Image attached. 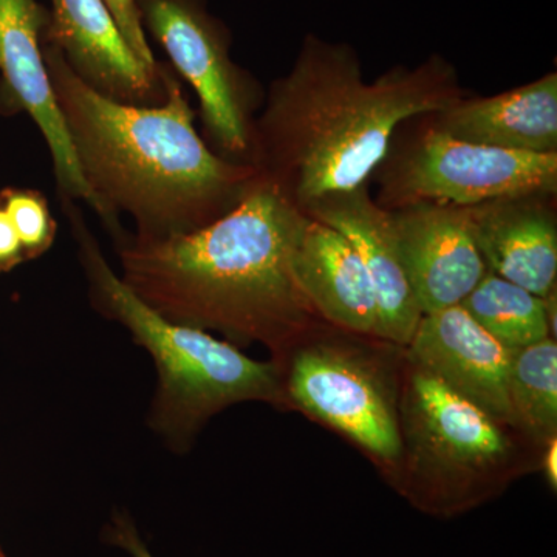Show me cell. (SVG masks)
Wrapping results in <instances>:
<instances>
[{
	"label": "cell",
	"mask_w": 557,
	"mask_h": 557,
	"mask_svg": "<svg viewBox=\"0 0 557 557\" xmlns=\"http://www.w3.org/2000/svg\"><path fill=\"white\" fill-rule=\"evenodd\" d=\"M461 98L457 70L442 54L369 83L355 47L307 35L256 115L249 163L304 212L330 194L369 185L403 123Z\"/></svg>",
	"instance_id": "1"
},
{
	"label": "cell",
	"mask_w": 557,
	"mask_h": 557,
	"mask_svg": "<svg viewBox=\"0 0 557 557\" xmlns=\"http://www.w3.org/2000/svg\"><path fill=\"white\" fill-rule=\"evenodd\" d=\"M306 219L259 174L203 228L163 240L120 236V277L168 321L281 348L317 314L293 273Z\"/></svg>",
	"instance_id": "3"
},
{
	"label": "cell",
	"mask_w": 557,
	"mask_h": 557,
	"mask_svg": "<svg viewBox=\"0 0 557 557\" xmlns=\"http://www.w3.org/2000/svg\"><path fill=\"white\" fill-rule=\"evenodd\" d=\"M556 449V440H552V442H549L547 458H545V469H547L549 485H553V487H556L557 482Z\"/></svg>",
	"instance_id": "23"
},
{
	"label": "cell",
	"mask_w": 557,
	"mask_h": 557,
	"mask_svg": "<svg viewBox=\"0 0 557 557\" xmlns=\"http://www.w3.org/2000/svg\"><path fill=\"white\" fill-rule=\"evenodd\" d=\"M487 271L545 298L556 287V194H525L468 207Z\"/></svg>",
	"instance_id": "14"
},
{
	"label": "cell",
	"mask_w": 557,
	"mask_h": 557,
	"mask_svg": "<svg viewBox=\"0 0 557 557\" xmlns=\"http://www.w3.org/2000/svg\"><path fill=\"white\" fill-rule=\"evenodd\" d=\"M391 212L403 267L421 313L461 304L486 273L468 207L426 201Z\"/></svg>",
	"instance_id": "11"
},
{
	"label": "cell",
	"mask_w": 557,
	"mask_h": 557,
	"mask_svg": "<svg viewBox=\"0 0 557 557\" xmlns=\"http://www.w3.org/2000/svg\"><path fill=\"white\" fill-rule=\"evenodd\" d=\"M288 397L381 460L403 453L395 394L375 361L341 344L318 343L293 359Z\"/></svg>",
	"instance_id": "8"
},
{
	"label": "cell",
	"mask_w": 557,
	"mask_h": 557,
	"mask_svg": "<svg viewBox=\"0 0 557 557\" xmlns=\"http://www.w3.org/2000/svg\"><path fill=\"white\" fill-rule=\"evenodd\" d=\"M304 212L339 231L357 249L375 292L376 336L409 346L423 313L403 267L392 212L370 196L369 185L330 194L314 200Z\"/></svg>",
	"instance_id": "12"
},
{
	"label": "cell",
	"mask_w": 557,
	"mask_h": 557,
	"mask_svg": "<svg viewBox=\"0 0 557 557\" xmlns=\"http://www.w3.org/2000/svg\"><path fill=\"white\" fill-rule=\"evenodd\" d=\"M137 5L146 35L163 47L174 72L196 91L212 150L249 163L262 98L252 76L231 58L228 28L209 13L207 0H137Z\"/></svg>",
	"instance_id": "7"
},
{
	"label": "cell",
	"mask_w": 557,
	"mask_h": 557,
	"mask_svg": "<svg viewBox=\"0 0 557 557\" xmlns=\"http://www.w3.org/2000/svg\"><path fill=\"white\" fill-rule=\"evenodd\" d=\"M0 557H3L2 552H0Z\"/></svg>",
	"instance_id": "24"
},
{
	"label": "cell",
	"mask_w": 557,
	"mask_h": 557,
	"mask_svg": "<svg viewBox=\"0 0 557 557\" xmlns=\"http://www.w3.org/2000/svg\"><path fill=\"white\" fill-rule=\"evenodd\" d=\"M104 3L112 13L113 20L119 24L120 30L135 57L149 70H153V72L159 70L160 64L153 57L148 35L143 28L137 0H104Z\"/></svg>",
	"instance_id": "20"
},
{
	"label": "cell",
	"mask_w": 557,
	"mask_h": 557,
	"mask_svg": "<svg viewBox=\"0 0 557 557\" xmlns=\"http://www.w3.org/2000/svg\"><path fill=\"white\" fill-rule=\"evenodd\" d=\"M399 429L428 482L418 504L438 515L475 504L480 483L509 457L500 421L421 369L410 376Z\"/></svg>",
	"instance_id": "6"
},
{
	"label": "cell",
	"mask_w": 557,
	"mask_h": 557,
	"mask_svg": "<svg viewBox=\"0 0 557 557\" xmlns=\"http://www.w3.org/2000/svg\"><path fill=\"white\" fill-rule=\"evenodd\" d=\"M395 132L375 174V201L387 211L409 205L474 207L525 194H557V153H528L475 145L443 134L426 115Z\"/></svg>",
	"instance_id": "5"
},
{
	"label": "cell",
	"mask_w": 557,
	"mask_h": 557,
	"mask_svg": "<svg viewBox=\"0 0 557 557\" xmlns=\"http://www.w3.org/2000/svg\"><path fill=\"white\" fill-rule=\"evenodd\" d=\"M112 537L119 547L126 549L132 557H153L148 547L138 537L137 530L127 519H119L113 523Z\"/></svg>",
	"instance_id": "22"
},
{
	"label": "cell",
	"mask_w": 557,
	"mask_h": 557,
	"mask_svg": "<svg viewBox=\"0 0 557 557\" xmlns=\"http://www.w3.org/2000/svg\"><path fill=\"white\" fill-rule=\"evenodd\" d=\"M408 347L413 368L435 376L500 423L515 424L508 398L509 351L460 304L423 314Z\"/></svg>",
	"instance_id": "13"
},
{
	"label": "cell",
	"mask_w": 557,
	"mask_h": 557,
	"mask_svg": "<svg viewBox=\"0 0 557 557\" xmlns=\"http://www.w3.org/2000/svg\"><path fill=\"white\" fill-rule=\"evenodd\" d=\"M293 273L317 314L347 332L376 336L372 282L357 249L339 231L307 215L293 256Z\"/></svg>",
	"instance_id": "16"
},
{
	"label": "cell",
	"mask_w": 557,
	"mask_h": 557,
	"mask_svg": "<svg viewBox=\"0 0 557 557\" xmlns=\"http://www.w3.org/2000/svg\"><path fill=\"white\" fill-rule=\"evenodd\" d=\"M49 21V10L38 0H0L2 94L11 108L30 115L46 139L64 205L81 200L97 212V200L81 175L44 60Z\"/></svg>",
	"instance_id": "9"
},
{
	"label": "cell",
	"mask_w": 557,
	"mask_h": 557,
	"mask_svg": "<svg viewBox=\"0 0 557 557\" xmlns=\"http://www.w3.org/2000/svg\"><path fill=\"white\" fill-rule=\"evenodd\" d=\"M508 398L515 424L537 440L552 442L556 438V339L539 341L509 351Z\"/></svg>",
	"instance_id": "18"
},
{
	"label": "cell",
	"mask_w": 557,
	"mask_h": 557,
	"mask_svg": "<svg viewBox=\"0 0 557 557\" xmlns=\"http://www.w3.org/2000/svg\"><path fill=\"white\" fill-rule=\"evenodd\" d=\"M44 60L81 175L116 239L123 212L138 240L203 228L236 207L258 178L252 164L223 159L200 137L172 67L166 101L145 108L90 89L47 40Z\"/></svg>",
	"instance_id": "2"
},
{
	"label": "cell",
	"mask_w": 557,
	"mask_h": 557,
	"mask_svg": "<svg viewBox=\"0 0 557 557\" xmlns=\"http://www.w3.org/2000/svg\"><path fill=\"white\" fill-rule=\"evenodd\" d=\"M44 40L57 47L84 84L113 101L163 104L168 69L149 70L135 57L104 0H50Z\"/></svg>",
	"instance_id": "10"
},
{
	"label": "cell",
	"mask_w": 557,
	"mask_h": 557,
	"mask_svg": "<svg viewBox=\"0 0 557 557\" xmlns=\"http://www.w3.org/2000/svg\"><path fill=\"white\" fill-rule=\"evenodd\" d=\"M450 137L528 153H557V73L493 97L461 98L426 115Z\"/></svg>",
	"instance_id": "15"
},
{
	"label": "cell",
	"mask_w": 557,
	"mask_h": 557,
	"mask_svg": "<svg viewBox=\"0 0 557 557\" xmlns=\"http://www.w3.org/2000/svg\"><path fill=\"white\" fill-rule=\"evenodd\" d=\"M460 306L508 351L553 338L545 299L491 271L486 270Z\"/></svg>",
	"instance_id": "17"
},
{
	"label": "cell",
	"mask_w": 557,
	"mask_h": 557,
	"mask_svg": "<svg viewBox=\"0 0 557 557\" xmlns=\"http://www.w3.org/2000/svg\"><path fill=\"white\" fill-rule=\"evenodd\" d=\"M91 295L106 314L131 330L159 369L160 391L153 420L174 437L193 434L209 417L247 399L281 401L278 370L259 362L205 330L175 324L135 295L102 258L75 205H65Z\"/></svg>",
	"instance_id": "4"
},
{
	"label": "cell",
	"mask_w": 557,
	"mask_h": 557,
	"mask_svg": "<svg viewBox=\"0 0 557 557\" xmlns=\"http://www.w3.org/2000/svg\"><path fill=\"white\" fill-rule=\"evenodd\" d=\"M24 248H22L20 236L14 230L9 212L0 201V274L9 273L14 267L25 262Z\"/></svg>",
	"instance_id": "21"
},
{
	"label": "cell",
	"mask_w": 557,
	"mask_h": 557,
	"mask_svg": "<svg viewBox=\"0 0 557 557\" xmlns=\"http://www.w3.org/2000/svg\"><path fill=\"white\" fill-rule=\"evenodd\" d=\"M0 201L20 236L25 258L36 259L49 251L58 225L47 197L36 189L5 188L0 190Z\"/></svg>",
	"instance_id": "19"
}]
</instances>
